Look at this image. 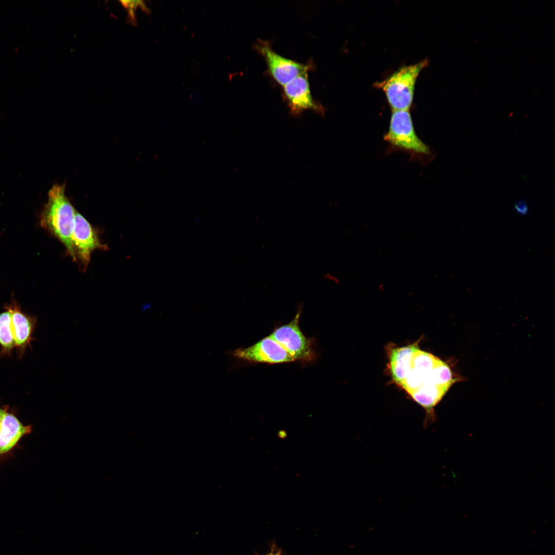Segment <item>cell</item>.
Listing matches in <instances>:
<instances>
[{"instance_id":"1","label":"cell","mask_w":555,"mask_h":555,"mask_svg":"<svg viewBox=\"0 0 555 555\" xmlns=\"http://www.w3.org/2000/svg\"><path fill=\"white\" fill-rule=\"evenodd\" d=\"M419 341L398 347L387 353V369L392 382L402 388L426 412L424 424L434 419V409L453 382L449 366L420 349Z\"/></svg>"},{"instance_id":"2","label":"cell","mask_w":555,"mask_h":555,"mask_svg":"<svg viewBox=\"0 0 555 555\" xmlns=\"http://www.w3.org/2000/svg\"><path fill=\"white\" fill-rule=\"evenodd\" d=\"M383 139L388 144L387 152H405L412 160L426 164L434 157L431 148L416 134L409 110L392 112L387 132Z\"/></svg>"},{"instance_id":"3","label":"cell","mask_w":555,"mask_h":555,"mask_svg":"<svg viewBox=\"0 0 555 555\" xmlns=\"http://www.w3.org/2000/svg\"><path fill=\"white\" fill-rule=\"evenodd\" d=\"M76 212L65 195L64 186L54 185L49 190L41 216V226L64 245L73 260L71 235Z\"/></svg>"},{"instance_id":"4","label":"cell","mask_w":555,"mask_h":555,"mask_svg":"<svg viewBox=\"0 0 555 555\" xmlns=\"http://www.w3.org/2000/svg\"><path fill=\"white\" fill-rule=\"evenodd\" d=\"M428 64L424 59L417 63L399 68L374 86L384 92L393 111L409 110L412 106L415 86L420 71Z\"/></svg>"},{"instance_id":"5","label":"cell","mask_w":555,"mask_h":555,"mask_svg":"<svg viewBox=\"0 0 555 555\" xmlns=\"http://www.w3.org/2000/svg\"><path fill=\"white\" fill-rule=\"evenodd\" d=\"M301 308L288 323L276 328L270 337L295 361L309 362L315 358L312 339L305 336L299 326Z\"/></svg>"},{"instance_id":"6","label":"cell","mask_w":555,"mask_h":555,"mask_svg":"<svg viewBox=\"0 0 555 555\" xmlns=\"http://www.w3.org/2000/svg\"><path fill=\"white\" fill-rule=\"evenodd\" d=\"M74 261H77L85 271L90 260L91 253L96 249H106L102 244L97 231L85 217L76 212L71 235Z\"/></svg>"},{"instance_id":"7","label":"cell","mask_w":555,"mask_h":555,"mask_svg":"<svg viewBox=\"0 0 555 555\" xmlns=\"http://www.w3.org/2000/svg\"><path fill=\"white\" fill-rule=\"evenodd\" d=\"M255 48L265 59L273 78L282 86L295 77L308 72L310 68V65L296 62L276 53L267 41L259 40Z\"/></svg>"},{"instance_id":"8","label":"cell","mask_w":555,"mask_h":555,"mask_svg":"<svg viewBox=\"0 0 555 555\" xmlns=\"http://www.w3.org/2000/svg\"><path fill=\"white\" fill-rule=\"evenodd\" d=\"M231 354L237 358L250 362L275 364L295 361L270 336L262 339L250 347L238 348Z\"/></svg>"},{"instance_id":"9","label":"cell","mask_w":555,"mask_h":555,"mask_svg":"<svg viewBox=\"0 0 555 555\" xmlns=\"http://www.w3.org/2000/svg\"><path fill=\"white\" fill-rule=\"evenodd\" d=\"M288 106L293 114L311 109L321 112V107L313 100L310 92L307 72L301 74L283 86Z\"/></svg>"},{"instance_id":"10","label":"cell","mask_w":555,"mask_h":555,"mask_svg":"<svg viewBox=\"0 0 555 555\" xmlns=\"http://www.w3.org/2000/svg\"><path fill=\"white\" fill-rule=\"evenodd\" d=\"M7 309L11 314L12 333L18 355L21 357L32 340L35 321L22 312L16 304L9 305Z\"/></svg>"},{"instance_id":"11","label":"cell","mask_w":555,"mask_h":555,"mask_svg":"<svg viewBox=\"0 0 555 555\" xmlns=\"http://www.w3.org/2000/svg\"><path fill=\"white\" fill-rule=\"evenodd\" d=\"M31 430V425H24L14 414L6 412L0 428V455L10 451Z\"/></svg>"},{"instance_id":"12","label":"cell","mask_w":555,"mask_h":555,"mask_svg":"<svg viewBox=\"0 0 555 555\" xmlns=\"http://www.w3.org/2000/svg\"><path fill=\"white\" fill-rule=\"evenodd\" d=\"M7 310L0 313V345L3 355L10 354L15 346L11 327V314Z\"/></svg>"},{"instance_id":"13","label":"cell","mask_w":555,"mask_h":555,"mask_svg":"<svg viewBox=\"0 0 555 555\" xmlns=\"http://www.w3.org/2000/svg\"><path fill=\"white\" fill-rule=\"evenodd\" d=\"M120 2L127 10L128 20L135 24L136 22L135 11L137 7H140L144 11H147V8L142 1H121Z\"/></svg>"},{"instance_id":"14","label":"cell","mask_w":555,"mask_h":555,"mask_svg":"<svg viewBox=\"0 0 555 555\" xmlns=\"http://www.w3.org/2000/svg\"><path fill=\"white\" fill-rule=\"evenodd\" d=\"M514 209L520 214H526L528 211V207L526 202L523 200L517 201L514 205Z\"/></svg>"},{"instance_id":"15","label":"cell","mask_w":555,"mask_h":555,"mask_svg":"<svg viewBox=\"0 0 555 555\" xmlns=\"http://www.w3.org/2000/svg\"><path fill=\"white\" fill-rule=\"evenodd\" d=\"M265 555H281V551L276 549L275 547H272L271 551Z\"/></svg>"},{"instance_id":"16","label":"cell","mask_w":555,"mask_h":555,"mask_svg":"<svg viewBox=\"0 0 555 555\" xmlns=\"http://www.w3.org/2000/svg\"><path fill=\"white\" fill-rule=\"evenodd\" d=\"M7 411V408H1L0 407V428L2 423L3 418Z\"/></svg>"},{"instance_id":"17","label":"cell","mask_w":555,"mask_h":555,"mask_svg":"<svg viewBox=\"0 0 555 555\" xmlns=\"http://www.w3.org/2000/svg\"><path fill=\"white\" fill-rule=\"evenodd\" d=\"M286 435V432H284V431H280V432H279V437H281H281H282V438H284V437H285V436Z\"/></svg>"}]
</instances>
